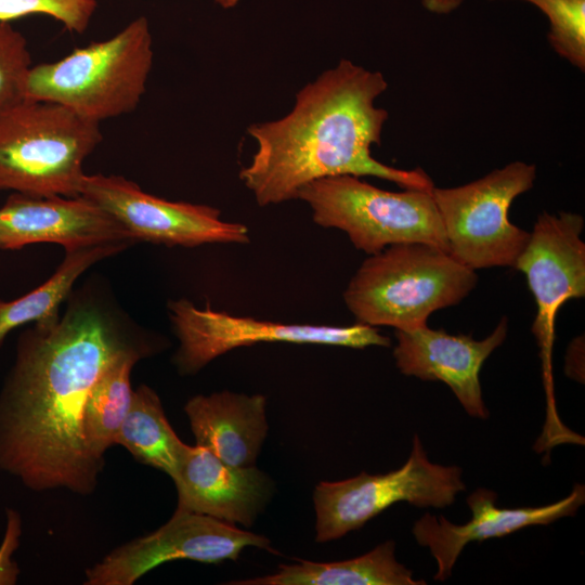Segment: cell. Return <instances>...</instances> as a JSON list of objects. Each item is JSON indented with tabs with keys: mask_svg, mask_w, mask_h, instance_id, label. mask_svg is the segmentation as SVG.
Returning a JSON list of instances; mask_svg holds the SVG:
<instances>
[{
	"mask_svg": "<svg viewBox=\"0 0 585 585\" xmlns=\"http://www.w3.org/2000/svg\"><path fill=\"white\" fill-rule=\"evenodd\" d=\"M129 348L91 303L27 329L0 395V468L35 490L89 492L100 464L84 443V403L103 369Z\"/></svg>",
	"mask_w": 585,
	"mask_h": 585,
	"instance_id": "6da1fadb",
	"label": "cell"
},
{
	"mask_svg": "<svg viewBox=\"0 0 585 585\" xmlns=\"http://www.w3.org/2000/svg\"><path fill=\"white\" fill-rule=\"evenodd\" d=\"M387 88L380 72L342 58L299 90L287 115L249 126L257 148L239 179L257 204L295 199L304 185L343 174L431 192L434 183L422 169H398L372 156L388 119L376 99Z\"/></svg>",
	"mask_w": 585,
	"mask_h": 585,
	"instance_id": "7a4b0ae2",
	"label": "cell"
},
{
	"mask_svg": "<svg viewBox=\"0 0 585 585\" xmlns=\"http://www.w3.org/2000/svg\"><path fill=\"white\" fill-rule=\"evenodd\" d=\"M477 282L476 271L439 247L395 244L363 261L343 300L358 323L412 330L426 326L431 313L459 303Z\"/></svg>",
	"mask_w": 585,
	"mask_h": 585,
	"instance_id": "3957f363",
	"label": "cell"
},
{
	"mask_svg": "<svg viewBox=\"0 0 585 585\" xmlns=\"http://www.w3.org/2000/svg\"><path fill=\"white\" fill-rule=\"evenodd\" d=\"M148 21L139 16L113 37L32 65L25 98L50 102L100 123L134 110L153 67Z\"/></svg>",
	"mask_w": 585,
	"mask_h": 585,
	"instance_id": "277c9868",
	"label": "cell"
},
{
	"mask_svg": "<svg viewBox=\"0 0 585 585\" xmlns=\"http://www.w3.org/2000/svg\"><path fill=\"white\" fill-rule=\"evenodd\" d=\"M101 141L100 123L26 99L0 115V190L79 196L83 162Z\"/></svg>",
	"mask_w": 585,
	"mask_h": 585,
	"instance_id": "5b68a950",
	"label": "cell"
},
{
	"mask_svg": "<svg viewBox=\"0 0 585 585\" xmlns=\"http://www.w3.org/2000/svg\"><path fill=\"white\" fill-rule=\"evenodd\" d=\"M297 198L308 204L317 225L343 231L368 256L406 243L429 244L448 252L431 192H391L343 174L304 185Z\"/></svg>",
	"mask_w": 585,
	"mask_h": 585,
	"instance_id": "8992f818",
	"label": "cell"
},
{
	"mask_svg": "<svg viewBox=\"0 0 585 585\" xmlns=\"http://www.w3.org/2000/svg\"><path fill=\"white\" fill-rule=\"evenodd\" d=\"M534 164L512 161L486 176L455 187L431 191L447 240L448 253L476 271L515 268L530 232L512 224V202L532 188Z\"/></svg>",
	"mask_w": 585,
	"mask_h": 585,
	"instance_id": "52a82bcc",
	"label": "cell"
},
{
	"mask_svg": "<svg viewBox=\"0 0 585 585\" xmlns=\"http://www.w3.org/2000/svg\"><path fill=\"white\" fill-rule=\"evenodd\" d=\"M465 489L461 469L431 463L415 434L411 455L401 468L386 474L362 472L315 487L316 541L340 538L399 502L417 507L450 506Z\"/></svg>",
	"mask_w": 585,
	"mask_h": 585,
	"instance_id": "ba28073f",
	"label": "cell"
},
{
	"mask_svg": "<svg viewBox=\"0 0 585 585\" xmlns=\"http://www.w3.org/2000/svg\"><path fill=\"white\" fill-rule=\"evenodd\" d=\"M169 317L180 341L176 364L193 374L218 356L238 347L259 342H289L363 349L389 347L391 340L377 327L362 323L350 326L287 324L236 316L197 308L187 299L168 302Z\"/></svg>",
	"mask_w": 585,
	"mask_h": 585,
	"instance_id": "9c48e42d",
	"label": "cell"
},
{
	"mask_svg": "<svg viewBox=\"0 0 585 585\" xmlns=\"http://www.w3.org/2000/svg\"><path fill=\"white\" fill-rule=\"evenodd\" d=\"M584 218L574 212L537 217L515 269L521 271L534 296L537 313L532 325L541 349L543 378L549 405L552 400L551 352L559 309L585 296Z\"/></svg>",
	"mask_w": 585,
	"mask_h": 585,
	"instance_id": "30bf717a",
	"label": "cell"
},
{
	"mask_svg": "<svg viewBox=\"0 0 585 585\" xmlns=\"http://www.w3.org/2000/svg\"><path fill=\"white\" fill-rule=\"evenodd\" d=\"M80 195L114 216L134 240L183 247L249 242L248 227L221 220L217 208L156 197L120 176L86 174Z\"/></svg>",
	"mask_w": 585,
	"mask_h": 585,
	"instance_id": "8fae6325",
	"label": "cell"
},
{
	"mask_svg": "<svg viewBox=\"0 0 585 585\" xmlns=\"http://www.w3.org/2000/svg\"><path fill=\"white\" fill-rule=\"evenodd\" d=\"M270 541L207 515L177 509L154 533L109 554L87 572L89 585H130L155 567L176 559L205 563L236 560L248 547L269 548Z\"/></svg>",
	"mask_w": 585,
	"mask_h": 585,
	"instance_id": "7c38bea8",
	"label": "cell"
},
{
	"mask_svg": "<svg viewBox=\"0 0 585 585\" xmlns=\"http://www.w3.org/2000/svg\"><path fill=\"white\" fill-rule=\"evenodd\" d=\"M113 242L134 239L114 216L82 195L13 192L0 207V249L55 243L72 250Z\"/></svg>",
	"mask_w": 585,
	"mask_h": 585,
	"instance_id": "4fadbf2b",
	"label": "cell"
},
{
	"mask_svg": "<svg viewBox=\"0 0 585 585\" xmlns=\"http://www.w3.org/2000/svg\"><path fill=\"white\" fill-rule=\"evenodd\" d=\"M507 318L503 317L486 338L450 335L427 325L412 330H395L393 349L396 367L406 376L442 381L454 392L472 417L487 418L479 374L490 356L507 336Z\"/></svg>",
	"mask_w": 585,
	"mask_h": 585,
	"instance_id": "5bb4252c",
	"label": "cell"
},
{
	"mask_svg": "<svg viewBox=\"0 0 585 585\" xmlns=\"http://www.w3.org/2000/svg\"><path fill=\"white\" fill-rule=\"evenodd\" d=\"M496 493L478 489L467 497L472 518L465 524H454L443 516L425 514L414 523L413 534L427 547L437 561L435 581L451 576L464 547L473 541L503 537L530 525H547L563 517L574 516L585 502V486L576 484L564 498L540 507L499 508Z\"/></svg>",
	"mask_w": 585,
	"mask_h": 585,
	"instance_id": "9a60e30c",
	"label": "cell"
},
{
	"mask_svg": "<svg viewBox=\"0 0 585 585\" xmlns=\"http://www.w3.org/2000/svg\"><path fill=\"white\" fill-rule=\"evenodd\" d=\"M171 478L177 509L245 526L251 525L271 489L259 469L230 466L199 445L183 444Z\"/></svg>",
	"mask_w": 585,
	"mask_h": 585,
	"instance_id": "2e32d148",
	"label": "cell"
},
{
	"mask_svg": "<svg viewBox=\"0 0 585 585\" xmlns=\"http://www.w3.org/2000/svg\"><path fill=\"white\" fill-rule=\"evenodd\" d=\"M265 404L261 394L221 391L196 395L184 410L196 445L207 448L230 466L249 467L266 437Z\"/></svg>",
	"mask_w": 585,
	"mask_h": 585,
	"instance_id": "e0dca14e",
	"label": "cell"
},
{
	"mask_svg": "<svg viewBox=\"0 0 585 585\" xmlns=\"http://www.w3.org/2000/svg\"><path fill=\"white\" fill-rule=\"evenodd\" d=\"M394 543L388 541L372 551L344 561L281 564L272 574L233 581L236 585H424L396 561Z\"/></svg>",
	"mask_w": 585,
	"mask_h": 585,
	"instance_id": "ac0fdd59",
	"label": "cell"
},
{
	"mask_svg": "<svg viewBox=\"0 0 585 585\" xmlns=\"http://www.w3.org/2000/svg\"><path fill=\"white\" fill-rule=\"evenodd\" d=\"M132 242H113L65 250L54 274L42 285L14 300H0V349L8 334L27 323H52L60 318L61 303L77 278L92 264L126 249Z\"/></svg>",
	"mask_w": 585,
	"mask_h": 585,
	"instance_id": "d6986e66",
	"label": "cell"
},
{
	"mask_svg": "<svg viewBox=\"0 0 585 585\" xmlns=\"http://www.w3.org/2000/svg\"><path fill=\"white\" fill-rule=\"evenodd\" d=\"M141 352L133 347L116 356L92 385L83 408L82 433L91 457L101 463L104 452L115 444L129 411L132 393L130 372Z\"/></svg>",
	"mask_w": 585,
	"mask_h": 585,
	"instance_id": "ffe728a7",
	"label": "cell"
},
{
	"mask_svg": "<svg viewBox=\"0 0 585 585\" xmlns=\"http://www.w3.org/2000/svg\"><path fill=\"white\" fill-rule=\"evenodd\" d=\"M115 444L122 445L140 461L171 477L184 443L167 420L158 395L143 385L132 393Z\"/></svg>",
	"mask_w": 585,
	"mask_h": 585,
	"instance_id": "44dd1931",
	"label": "cell"
},
{
	"mask_svg": "<svg viewBox=\"0 0 585 585\" xmlns=\"http://www.w3.org/2000/svg\"><path fill=\"white\" fill-rule=\"evenodd\" d=\"M537 6L549 21L552 50L578 70H585V0H521Z\"/></svg>",
	"mask_w": 585,
	"mask_h": 585,
	"instance_id": "7402d4cb",
	"label": "cell"
},
{
	"mask_svg": "<svg viewBox=\"0 0 585 585\" xmlns=\"http://www.w3.org/2000/svg\"><path fill=\"white\" fill-rule=\"evenodd\" d=\"M31 67L26 38L10 22H0V115L26 100Z\"/></svg>",
	"mask_w": 585,
	"mask_h": 585,
	"instance_id": "603a6c76",
	"label": "cell"
},
{
	"mask_svg": "<svg viewBox=\"0 0 585 585\" xmlns=\"http://www.w3.org/2000/svg\"><path fill=\"white\" fill-rule=\"evenodd\" d=\"M96 6V0H0V22L42 14L60 22L70 32L82 34Z\"/></svg>",
	"mask_w": 585,
	"mask_h": 585,
	"instance_id": "cb8c5ba5",
	"label": "cell"
},
{
	"mask_svg": "<svg viewBox=\"0 0 585 585\" xmlns=\"http://www.w3.org/2000/svg\"><path fill=\"white\" fill-rule=\"evenodd\" d=\"M21 532L20 516L9 510L6 529L0 545V585H12L16 582L18 568L12 560V556L18 546Z\"/></svg>",
	"mask_w": 585,
	"mask_h": 585,
	"instance_id": "d4e9b609",
	"label": "cell"
},
{
	"mask_svg": "<svg viewBox=\"0 0 585 585\" xmlns=\"http://www.w3.org/2000/svg\"><path fill=\"white\" fill-rule=\"evenodd\" d=\"M584 337H576L570 344L567 354V374L577 380H583V366H581V356H583Z\"/></svg>",
	"mask_w": 585,
	"mask_h": 585,
	"instance_id": "484cf974",
	"label": "cell"
},
{
	"mask_svg": "<svg viewBox=\"0 0 585 585\" xmlns=\"http://www.w3.org/2000/svg\"><path fill=\"white\" fill-rule=\"evenodd\" d=\"M464 0H421L422 6L430 13L443 15L455 11Z\"/></svg>",
	"mask_w": 585,
	"mask_h": 585,
	"instance_id": "4316f807",
	"label": "cell"
},
{
	"mask_svg": "<svg viewBox=\"0 0 585 585\" xmlns=\"http://www.w3.org/2000/svg\"><path fill=\"white\" fill-rule=\"evenodd\" d=\"M213 1L220 6H222L223 9H232L239 2V0H213Z\"/></svg>",
	"mask_w": 585,
	"mask_h": 585,
	"instance_id": "83f0119b",
	"label": "cell"
}]
</instances>
